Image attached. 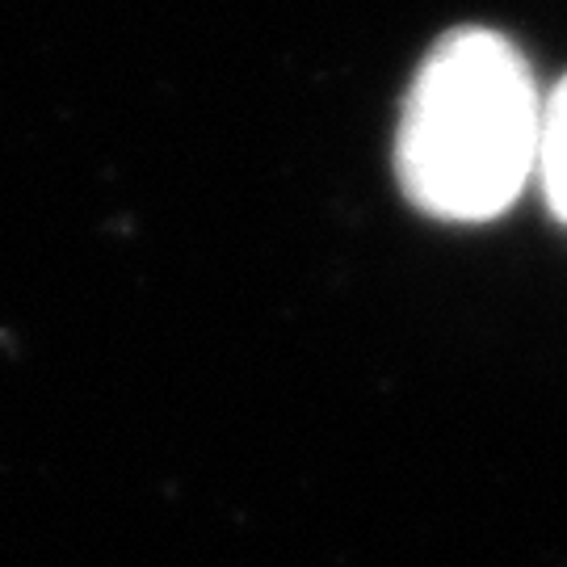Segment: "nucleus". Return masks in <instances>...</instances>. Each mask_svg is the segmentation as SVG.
<instances>
[{"instance_id": "nucleus-1", "label": "nucleus", "mask_w": 567, "mask_h": 567, "mask_svg": "<svg viewBox=\"0 0 567 567\" xmlns=\"http://www.w3.org/2000/svg\"><path fill=\"white\" fill-rule=\"evenodd\" d=\"M538 135L543 97L526 55L496 30L463 25L429 47L408 84L395 177L433 219L487 224L538 173Z\"/></svg>"}, {"instance_id": "nucleus-2", "label": "nucleus", "mask_w": 567, "mask_h": 567, "mask_svg": "<svg viewBox=\"0 0 567 567\" xmlns=\"http://www.w3.org/2000/svg\"><path fill=\"white\" fill-rule=\"evenodd\" d=\"M538 185L550 215L567 227V76L543 102V135H538Z\"/></svg>"}]
</instances>
